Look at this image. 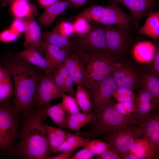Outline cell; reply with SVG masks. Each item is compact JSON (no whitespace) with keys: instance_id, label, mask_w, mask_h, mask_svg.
<instances>
[{"instance_id":"obj_1","label":"cell","mask_w":159,"mask_h":159,"mask_svg":"<svg viewBox=\"0 0 159 159\" xmlns=\"http://www.w3.org/2000/svg\"><path fill=\"white\" fill-rule=\"evenodd\" d=\"M23 114L19 141L10 156L23 159H49L52 153L43 122L47 116L42 110L36 108Z\"/></svg>"},{"instance_id":"obj_2","label":"cell","mask_w":159,"mask_h":159,"mask_svg":"<svg viewBox=\"0 0 159 159\" xmlns=\"http://www.w3.org/2000/svg\"><path fill=\"white\" fill-rule=\"evenodd\" d=\"M6 58L5 67L10 71L14 81L13 105L20 112H28L36 107L37 87L42 74L16 55Z\"/></svg>"},{"instance_id":"obj_3","label":"cell","mask_w":159,"mask_h":159,"mask_svg":"<svg viewBox=\"0 0 159 159\" xmlns=\"http://www.w3.org/2000/svg\"><path fill=\"white\" fill-rule=\"evenodd\" d=\"M75 53L87 77L88 87L86 90L110 75L114 65L119 58L108 52H90L79 50Z\"/></svg>"},{"instance_id":"obj_4","label":"cell","mask_w":159,"mask_h":159,"mask_svg":"<svg viewBox=\"0 0 159 159\" xmlns=\"http://www.w3.org/2000/svg\"><path fill=\"white\" fill-rule=\"evenodd\" d=\"M138 123L132 114L130 115H122L111 104L102 111L97 112L95 119L88 124L87 130L83 132L77 131L76 134L90 139L102 135L120 126Z\"/></svg>"},{"instance_id":"obj_5","label":"cell","mask_w":159,"mask_h":159,"mask_svg":"<svg viewBox=\"0 0 159 159\" xmlns=\"http://www.w3.org/2000/svg\"><path fill=\"white\" fill-rule=\"evenodd\" d=\"M82 18L92 24L116 25L131 30L130 16L117 5H92L85 9L75 17Z\"/></svg>"},{"instance_id":"obj_6","label":"cell","mask_w":159,"mask_h":159,"mask_svg":"<svg viewBox=\"0 0 159 159\" xmlns=\"http://www.w3.org/2000/svg\"><path fill=\"white\" fill-rule=\"evenodd\" d=\"M144 128V122L122 125L109 131L102 138L118 150L122 159L129 152L136 140L143 135Z\"/></svg>"},{"instance_id":"obj_7","label":"cell","mask_w":159,"mask_h":159,"mask_svg":"<svg viewBox=\"0 0 159 159\" xmlns=\"http://www.w3.org/2000/svg\"><path fill=\"white\" fill-rule=\"evenodd\" d=\"M104 26L109 53L118 57L125 54L135 42L131 30L116 25Z\"/></svg>"},{"instance_id":"obj_8","label":"cell","mask_w":159,"mask_h":159,"mask_svg":"<svg viewBox=\"0 0 159 159\" xmlns=\"http://www.w3.org/2000/svg\"><path fill=\"white\" fill-rule=\"evenodd\" d=\"M20 112L8 100L0 103V134L7 142L12 151L19 128Z\"/></svg>"},{"instance_id":"obj_9","label":"cell","mask_w":159,"mask_h":159,"mask_svg":"<svg viewBox=\"0 0 159 159\" xmlns=\"http://www.w3.org/2000/svg\"><path fill=\"white\" fill-rule=\"evenodd\" d=\"M117 86L112 75L90 87L88 92L92 111L100 112L111 104V99Z\"/></svg>"},{"instance_id":"obj_10","label":"cell","mask_w":159,"mask_h":159,"mask_svg":"<svg viewBox=\"0 0 159 159\" xmlns=\"http://www.w3.org/2000/svg\"><path fill=\"white\" fill-rule=\"evenodd\" d=\"M79 37L77 42L80 50L90 52L109 53L104 25L92 24L88 33Z\"/></svg>"},{"instance_id":"obj_11","label":"cell","mask_w":159,"mask_h":159,"mask_svg":"<svg viewBox=\"0 0 159 159\" xmlns=\"http://www.w3.org/2000/svg\"><path fill=\"white\" fill-rule=\"evenodd\" d=\"M109 5H123L129 10L131 15L132 32H134L140 27V21L143 18L153 12V8L158 0H109Z\"/></svg>"},{"instance_id":"obj_12","label":"cell","mask_w":159,"mask_h":159,"mask_svg":"<svg viewBox=\"0 0 159 159\" xmlns=\"http://www.w3.org/2000/svg\"><path fill=\"white\" fill-rule=\"evenodd\" d=\"M64 94L55 85L51 75L42 74L37 87L35 108L44 110L50 105L52 101L61 97Z\"/></svg>"},{"instance_id":"obj_13","label":"cell","mask_w":159,"mask_h":159,"mask_svg":"<svg viewBox=\"0 0 159 159\" xmlns=\"http://www.w3.org/2000/svg\"><path fill=\"white\" fill-rule=\"evenodd\" d=\"M111 74L117 87L135 89L140 84L141 77L134 68L126 64L117 63L114 65Z\"/></svg>"},{"instance_id":"obj_14","label":"cell","mask_w":159,"mask_h":159,"mask_svg":"<svg viewBox=\"0 0 159 159\" xmlns=\"http://www.w3.org/2000/svg\"><path fill=\"white\" fill-rule=\"evenodd\" d=\"M25 48L15 55L30 64L42 69L45 73L51 75L54 70L47 60L41 55L35 47L29 45H24Z\"/></svg>"},{"instance_id":"obj_15","label":"cell","mask_w":159,"mask_h":159,"mask_svg":"<svg viewBox=\"0 0 159 159\" xmlns=\"http://www.w3.org/2000/svg\"><path fill=\"white\" fill-rule=\"evenodd\" d=\"M143 138L152 147L159 153V113L151 112L143 121Z\"/></svg>"},{"instance_id":"obj_16","label":"cell","mask_w":159,"mask_h":159,"mask_svg":"<svg viewBox=\"0 0 159 159\" xmlns=\"http://www.w3.org/2000/svg\"><path fill=\"white\" fill-rule=\"evenodd\" d=\"M64 62L74 82L86 90L88 87L87 77L80 60L76 53L74 52L69 54Z\"/></svg>"},{"instance_id":"obj_17","label":"cell","mask_w":159,"mask_h":159,"mask_svg":"<svg viewBox=\"0 0 159 159\" xmlns=\"http://www.w3.org/2000/svg\"><path fill=\"white\" fill-rule=\"evenodd\" d=\"M35 16L26 19L25 21L24 45H29L36 48L41 54L43 52L44 41L40 27L34 19Z\"/></svg>"},{"instance_id":"obj_18","label":"cell","mask_w":159,"mask_h":159,"mask_svg":"<svg viewBox=\"0 0 159 159\" xmlns=\"http://www.w3.org/2000/svg\"><path fill=\"white\" fill-rule=\"evenodd\" d=\"M69 51L58 46L44 42L43 52L44 57L54 70L65 61L69 55Z\"/></svg>"},{"instance_id":"obj_19","label":"cell","mask_w":159,"mask_h":159,"mask_svg":"<svg viewBox=\"0 0 159 159\" xmlns=\"http://www.w3.org/2000/svg\"><path fill=\"white\" fill-rule=\"evenodd\" d=\"M70 4L68 1H58L45 8L38 18V21L43 26L47 27L49 26L59 14L69 7Z\"/></svg>"},{"instance_id":"obj_20","label":"cell","mask_w":159,"mask_h":159,"mask_svg":"<svg viewBox=\"0 0 159 159\" xmlns=\"http://www.w3.org/2000/svg\"><path fill=\"white\" fill-rule=\"evenodd\" d=\"M156 47L151 42L145 41L139 42L134 46L132 54L135 59L142 63H147L153 60Z\"/></svg>"},{"instance_id":"obj_21","label":"cell","mask_w":159,"mask_h":159,"mask_svg":"<svg viewBox=\"0 0 159 159\" xmlns=\"http://www.w3.org/2000/svg\"><path fill=\"white\" fill-rule=\"evenodd\" d=\"M129 153L136 156L138 159L158 158L159 152L155 150L143 138L137 139Z\"/></svg>"},{"instance_id":"obj_22","label":"cell","mask_w":159,"mask_h":159,"mask_svg":"<svg viewBox=\"0 0 159 159\" xmlns=\"http://www.w3.org/2000/svg\"><path fill=\"white\" fill-rule=\"evenodd\" d=\"M138 34L145 35L154 39L159 37V11L152 12L148 16L144 24L138 29Z\"/></svg>"},{"instance_id":"obj_23","label":"cell","mask_w":159,"mask_h":159,"mask_svg":"<svg viewBox=\"0 0 159 159\" xmlns=\"http://www.w3.org/2000/svg\"><path fill=\"white\" fill-rule=\"evenodd\" d=\"M97 115V112L92 111L88 114L80 112L69 115L67 118V128L72 131H78L84 126L94 120Z\"/></svg>"},{"instance_id":"obj_24","label":"cell","mask_w":159,"mask_h":159,"mask_svg":"<svg viewBox=\"0 0 159 159\" xmlns=\"http://www.w3.org/2000/svg\"><path fill=\"white\" fill-rule=\"evenodd\" d=\"M11 12L17 18L26 19L35 16L37 13L36 6L30 3L29 0H17L11 4Z\"/></svg>"},{"instance_id":"obj_25","label":"cell","mask_w":159,"mask_h":159,"mask_svg":"<svg viewBox=\"0 0 159 159\" xmlns=\"http://www.w3.org/2000/svg\"><path fill=\"white\" fill-rule=\"evenodd\" d=\"M47 132V139L51 151L58 147L72 133L62 129L49 125L44 123Z\"/></svg>"},{"instance_id":"obj_26","label":"cell","mask_w":159,"mask_h":159,"mask_svg":"<svg viewBox=\"0 0 159 159\" xmlns=\"http://www.w3.org/2000/svg\"><path fill=\"white\" fill-rule=\"evenodd\" d=\"M44 42L60 47L69 51L72 46V41L69 37L61 34L57 27L50 32L42 33Z\"/></svg>"},{"instance_id":"obj_27","label":"cell","mask_w":159,"mask_h":159,"mask_svg":"<svg viewBox=\"0 0 159 159\" xmlns=\"http://www.w3.org/2000/svg\"><path fill=\"white\" fill-rule=\"evenodd\" d=\"M44 114L48 116L61 129L67 128V115L61 102L54 105H50L43 110Z\"/></svg>"},{"instance_id":"obj_28","label":"cell","mask_w":159,"mask_h":159,"mask_svg":"<svg viewBox=\"0 0 159 159\" xmlns=\"http://www.w3.org/2000/svg\"><path fill=\"white\" fill-rule=\"evenodd\" d=\"M90 140L76 134H72L58 147L52 151L51 153L56 154L62 152L76 150L79 147H83Z\"/></svg>"},{"instance_id":"obj_29","label":"cell","mask_w":159,"mask_h":159,"mask_svg":"<svg viewBox=\"0 0 159 159\" xmlns=\"http://www.w3.org/2000/svg\"><path fill=\"white\" fill-rule=\"evenodd\" d=\"M2 69L3 74L0 78V103L7 100L14 94L11 74L5 67Z\"/></svg>"},{"instance_id":"obj_30","label":"cell","mask_w":159,"mask_h":159,"mask_svg":"<svg viewBox=\"0 0 159 159\" xmlns=\"http://www.w3.org/2000/svg\"><path fill=\"white\" fill-rule=\"evenodd\" d=\"M74 97L83 113L88 114L92 111V105L88 92L79 85H77Z\"/></svg>"},{"instance_id":"obj_31","label":"cell","mask_w":159,"mask_h":159,"mask_svg":"<svg viewBox=\"0 0 159 159\" xmlns=\"http://www.w3.org/2000/svg\"><path fill=\"white\" fill-rule=\"evenodd\" d=\"M134 104L135 108L131 114L139 123L143 122L148 115L156 109L158 104L153 102Z\"/></svg>"},{"instance_id":"obj_32","label":"cell","mask_w":159,"mask_h":159,"mask_svg":"<svg viewBox=\"0 0 159 159\" xmlns=\"http://www.w3.org/2000/svg\"><path fill=\"white\" fill-rule=\"evenodd\" d=\"M140 83L143 87L149 92L154 99L159 102V79L158 77L152 74L145 75L141 78Z\"/></svg>"},{"instance_id":"obj_33","label":"cell","mask_w":159,"mask_h":159,"mask_svg":"<svg viewBox=\"0 0 159 159\" xmlns=\"http://www.w3.org/2000/svg\"><path fill=\"white\" fill-rule=\"evenodd\" d=\"M111 145L106 142L99 139L90 140L83 147L89 150L94 155L102 154L107 150Z\"/></svg>"},{"instance_id":"obj_34","label":"cell","mask_w":159,"mask_h":159,"mask_svg":"<svg viewBox=\"0 0 159 159\" xmlns=\"http://www.w3.org/2000/svg\"><path fill=\"white\" fill-rule=\"evenodd\" d=\"M62 106L67 114L72 115L80 112L75 97L64 94L61 97Z\"/></svg>"},{"instance_id":"obj_35","label":"cell","mask_w":159,"mask_h":159,"mask_svg":"<svg viewBox=\"0 0 159 159\" xmlns=\"http://www.w3.org/2000/svg\"><path fill=\"white\" fill-rule=\"evenodd\" d=\"M75 19V21L73 23L75 33L80 35L88 33L90 30L92 25L83 18L79 17Z\"/></svg>"},{"instance_id":"obj_36","label":"cell","mask_w":159,"mask_h":159,"mask_svg":"<svg viewBox=\"0 0 159 159\" xmlns=\"http://www.w3.org/2000/svg\"><path fill=\"white\" fill-rule=\"evenodd\" d=\"M153 102L158 104L153 98L151 93L146 89L143 87L139 92L134 103Z\"/></svg>"},{"instance_id":"obj_37","label":"cell","mask_w":159,"mask_h":159,"mask_svg":"<svg viewBox=\"0 0 159 159\" xmlns=\"http://www.w3.org/2000/svg\"><path fill=\"white\" fill-rule=\"evenodd\" d=\"M59 32L62 35L69 37L75 33L73 23L63 21L56 26Z\"/></svg>"},{"instance_id":"obj_38","label":"cell","mask_w":159,"mask_h":159,"mask_svg":"<svg viewBox=\"0 0 159 159\" xmlns=\"http://www.w3.org/2000/svg\"><path fill=\"white\" fill-rule=\"evenodd\" d=\"M97 159H122V157L118 150L110 146L102 154L97 155Z\"/></svg>"},{"instance_id":"obj_39","label":"cell","mask_w":159,"mask_h":159,"mask_svg":"<svg viewBox=\"0 0 159 159\" xmlns=\"http://www.w3.org/2000/svg\"><path fill=\"white\" fill-rule=\"evenodd\" d=\"M9 29L19 36L25 32V21L22 19L16 18L11 24Z\"/></svg>"},{"instance_id":"obj_40","label":"cell","mask_w":159,"mask_h":159,"mask_svg":"<svg viewBox=\"0 0 159 159\" xmlns=\"http://www.w3.org/2000/svg\"><path fill=\"white\" fill-rule=\"evenodd\" d=\"M19 36L9 28L0 34V41L4 42H11L16 41Z\"/></svg>"},{"instance_id":"obj_41","label":"cell","mask_w":159,"mask_h":159,"mask_svg":"<svg viewBox=\"0 0 159 159\" xmlns=\"http://www.w3.org/2000/svg\"><path fill=\"white\" fill-rule=\"evenodd\" d=\"M52 80L56 86L64 93L65 78L57 70H54L51 75Z\"/></svg>"},{"instance_id":"obj_42","label":"cell","mask_w":159,"mask_h":159,"mask_svg":"<svg viewBox=\"0 0 159 159\" xmlns=\"http://www.w3.org/2000/svg\"><path fill=\"white\" fill-rule=\"evenodd\" d=\"M94 156L89 150L84 147L73 155L70 159H91Z\"/></svg>"},{"instance_id":"obj_43","label":"cell","mask_w":159,"mask_h":159,"mask_svg":"<svg viewBox=\"0 0 159 159\" xmlns=\"http://www.w3.org/2000/svg\"><path fill=\"white\" fill-rule=\"evenodd\" d=\"M12 149L4 138L0 134V153L3 155L10 156Z\"/></svg>"},{"instance_id":"obj_44","label":"cell","mask_w":159,"mask_h":159,"mask_svg":"<svg viewBox=\"0 0 159 159\" xmlns=\"http://www.w3.org/2000/svg\"><path fill=\"white\" fill-rule=\"evenodd\" d=\"M74 82L73 79L70 75L65 78L64 92V93H68L74 97L75 92L73 88Z\"/></svg>"},{"instance_id":"obj_45","label":"cell","mask_w":159,"mask_h":159,"mask_svg":"<svg viewBox=\"0 0 159 159\" xmlns=\"http://www.w3.org/2000/svg\"><path fill=\"white\" fill-rule=\"evenodd\" d=\"M120 95L135 97L132 90L125 87H117L112 96Z\"/></svg>"},{"instance_id":"obj_46","label":"cell","mask_w":159,"mask_h":159,"mask_svg":"<svg viewBox=\"0 0 159 159\" xmlns=\"http://www.w3.org/2000/svg\"><path fill=\"white\" fill-rule=\"evenodd\" d=\"M75 151L74 150L61 152L56 155L51 156L49 159H70Z\"/></svg>"},{"instance_id":"obj_47","label":"cell","mask_w":159,"mask_h":159,"mask_svg":"<svg viewBox=\"0 0 159 159\" xmlns=\"http://www.w3.org/2000/svg\"><path fill=\"white\" fill-rule=\"evenodd\" d=\"M153 68L155 75L158 77L159 73V51L158 47H156L155 54L153 59Z\"/></svg>"},{"instance_id":"obj_48","label":"cell","mask_w":159,"mask_h":159,"mask_svg":"<svg viewBox=\"0 0 159 159\" xmlns=\"http://www.w3.org/2000/svg\"><path fill=\"white\" fill-rule=\"evenodd\" d=\"M119 102H134L135 98L129 96H113Z\"/></svg>"},{"instance_id":"obj_49","label":"cell","mask_w":159,"mask_h":159,"mask_svg":"<svg viewBox=\"0 0 159 159\" xmlns=\"http://www.w3.org/2000/svg\"><path fill=\"white\" fill-rule=\"evenodd\" d=\"M120 113L125 115H130V114L124 107L123 103L118 102L113 105Z\"/></svg>"},{"instance_id":"obj_50","label":"cell","mask_w":159,"mask_h":159,"mask_svg":"<svg viewBox=\"0 0 159 159\" xmlns=\"http://www.w3.org/2000/svg\"><path fill=\"white\" fill-rule=\"evenodd\" d=\"M40 6L45 9L53 5L59 0H36Z\"/></svg>"},{"instance_id":"obj_51","label":"cell","mask_w":159,"mask_h":159,"mask_svg":"<svg viewBox=\"0 0 159 159\" xmlns=\"http://www.w3.org/2000/svg\"><path fill=\"white\" fill-rule=\"evenodd\" d=\"M64 78L69 75L68 69L64 62L57 69Z\"/></svg>"},{"instance_id":"obj_52","label":"cell","mask_w":159,"mask_h":159,"mask_svg":"<svg viewBox=\"0 0 159 159\" xmlns=\"http://www.w3.org/2000/svg\"><path fill=\"white\" fill-rule=\"evenodd\" d=\"M89 0H68L70 3L75 6L79 7L85 4Z\"/></svg>"},{"instance_id":"obj_53","label":"cell","mask_w":159,"mask_h":159,"mask_svg":"<svg viewBox=\"0 0 159 159\" xmlns=\"http://www.w3.org/2000/svg\"><path fill=\"white\" fill-rule=\"evenodd\" d=\"M17 0H2L0 1L2 6H5L8 5H11Z\"/></svg>"},{"instance_id":"obj_54","label":"cell","mask_w":159,"mask_h":159,"mask_svg":"<svg viewBox=\"0 0 159 159\" xmlns=\"http://www.w3.org/2000/svg\"><path fill=\"white\" fill-rule=\"evenodd\" d=\"M123 159H138V158L134 155L128 153L122 158Z\"/></svg>"},{"instance_id":"obj_55","label":"cell","mask_w":159,"mask_h":159,"mask_svg":"<svg viewBox=\"0 0 159 159\" xmlns=\"http://www.w3.org/2000/svg\"><path fill=\"white\" fill-rule=\"evenodd\" d=\"M3 74V69L0 67V78Z\"/></svg>"},{"instance_id":"obj_56","label":"cell","mask_w":159,"mask_h":159,"mask_svg":"<svg viewBox=\"0 0 159 159\" xmlns=\"http://www.w3.org/2000/svg\"><path fill=\"white\" fill-rule=\"evenodd\" d=\"M2 0H0V1H1Z\"/></svg>"}]
</instances>
